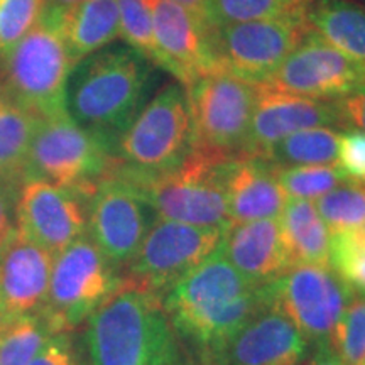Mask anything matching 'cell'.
I'll return each mask as SVG.
<instances>
[{"label": "cell", "instance_id": "20", "mask_svg": "<svg viewBox=\"0 0 365 365\" xmlns=\"http://www.w3.org/2000/svg\"><path fill=\"white\" fill-rule=\"evenodd\" d=\"M279 168L262 158H235L227 168V202L230 223L281 215L287 196L279 182Z\"/></svg>", "mask_w": 365, "mask_h": 365}, {"label": "cell", "instance_id": "19", "mask_svg": "<svg viewBox=\"0 0 365 365\" xmlns=\"http://www.w3.org/2000/svg\"><path fill=\"white\" fill-rule=\"evenodd\" d=\"M307 336L276 308L267 307L239 328L225 344L202 359L207 365H303Z\"/></svg>", "mask_w": 365, "mask_h": 365}, {"label": "cell", "instance_id": "25", "mask_svg": "<svg viewBox=\"0 0 365 365\" xmlns=\"http://www.w3.org/2000/svg\"><path fill=\"white\" fill-rule=\"evenodd\" d=\"M340 132L333 127H317V129L294 132L274 144L261 158L276 168L335 164Z\"/></svg>", "mask_w": 365, "mask_h": 365}, {"label": "cell", "instance_id": "11", "mask_svg": "<svg viewBox=\"0 0 365 365\" xmlns=\"http://www.w3.org/2000/svg\"><path fill=\"white\" fill-rule=\"evenodd\" d=\"M225 230L156 218L129 266L127 286L163 298L185 274L220 247Z\"/></svg>", "mask_w": 365, "mask_h": 365}, {"label": "cell", "instance_id": "45", "mask_svg": "<svg viewBox=\"0 0 365 365\" xmlns=\"http://www.w3.org/2000/svg\"><path fill=\"white\" fill-rule=\"evenodd\" d=\"M362 365H365V364H362Z\"/></svg>", "mask_w": 365, "mask_h": 365}, {"label": "cell", "instance_id": "14", "mask_svg": "<svg viewBox=\"0 0 365 365\" xmlns=\"http://www.w3.org/2000/svg\"><path fill=\"white\" fill-rule=\"evenodd\" d=\"M156 218L130 182L113 171L88 196V237L122 271L134 259Z\"/></svg>", "mask_w": 365, "mask_h": 365}, {"label": "cell", "instance_id": "7", "mask_svg": "<svg viewBox=\"0 0 365 365\" xmlns=\"http://www.w3.org/2000/svg\"><path fill=\"white\" fill-rule=\"evenodd\" d=\"M113 164L112 149L65 112L41 118L24 178H39L88 198Z\"/></svg>", "mask_w": 365, "mask_h": 365}, {"label": "cell", "instance_id": "18", "mask_svg": "<svg viewBox=\"0 0 365 365\" xmlns=\"http://www.w3.org/2000/svg\"><path fill=\"white\" fill-rule=\"evenodd\" d=\"M54 255L14 228L0 247V323L43 314Z\"/></svg>", "mask_w": 365, "mask_h": 365}, {"label": "cell", "instance_id": "37", "mask_svg": "<svg viewBox=\"0 0 365 365\" xmlns=\"http://www.w3.org/2000/svg\"><path fill=\"white\" fill-rule=\"evenodd\" d=\"M22 178H0V247L16 228V205Z\"/></svg>", "mask_w": 365, "mask_h": 365}, {"label": "cell", "instance_id": "9", "mask_svg": "<svg viewBox=\"0 0 365 365\" xmlns=\"http://www.w3.org/2000/svg\"><path fill=\"white\" fill-rule=\"evenodd\" d=\"M186 91L193 120L195 149L217 158H240L257 102L259 85L230 73L213 71L196 80Z\"/></svg>", "mask_w": 365, "mask_h": 365}, {"label": "cell", "instance_id": "16", "mask_svg": "<svg viewBox=\"0 0 365 365\" xmlns=\"http://www.w3.org/2000/svg\"><path fill=\"white\" fill-rule=\"evenodd\" d=\"M153 16V33L159 68L188 88L196 80L217 71L210 46L213 27L171 0H145Z\"/></svg>", "mask_w": 365, "mask_h": 365}, {"label": "cell", "instance_id": "10", "mask_svg": "<svg viewBox=\"0 0 365 365\" xmlns=\"http://www.w3.org/2000/svg\"><path fill=\"white\" fill-rule=\"evenodd\" d=\"M269 307L284 314L309 344H330L355 294L330 264H294L267 284Z\"/></svg>", "mask_w": 365, "mask_h": 365}, {"label": "cell", "instance_id": "36", "mask_svg": "<svg viewBox=\"0 0 365 365\" xmlns=\"http://www.w3.org/2000/svg\"><path fill=\"white\" fill-rule=\"evenodd\" d=\"M335 164L349 181L365 182V132L359 129L340 132Z\"/></svg>", "mask_w": 365, "mask_h": 365}, {"label": "cell", "instance_id": "24", "mask_svg": "<svg viewBox=\"0 0 365 365\" xmlns=\"http://www.w3.org/2000/svg\"><path fill=\"white\" fill-rule=\"evenodd\" d=\"M307 21L314 33L365 66V7L352 0H312Z\"/></svg>", "mask_w": 365, "mask_h": 365}, {"label": "cell", "instance_id": "30", "mask_svg": "<svg viewBox=\"0 0 365 365\" xmlns=\"http://www.w3.org/2000/svg\"><path fill=\"white\" fill-rule=\"evenodd\" d=\"M279 182L287 198L318 200L346 180L336 164L279 168Z\"/></svg>", "mask_w": 365, "mask_h": 365}, {"label": "cell", "instance_id": "26", "mask_svg": "<svg viewBox=\"0 0 365 365\" xmlns=\"http://www.w3.org/2000/svg\"><path fill=\"white\" fill-rule=\"evenodd\" d=\"M41 117L0 100V178L24 180L27 158Z\"/></svg>", "mask_w": 365, "mask_h": 365}, {"label": "cell", "instance_id": "5", "mask_svg": "<svg viewBox=\"0 0 365 365\" xmlns=\"http://www.w3.org/2000/svg\"><path fill=\"white\" fill-rule=\"evenodd\" d=\"M59 11L46 2L38 24L0 56V97L41 118L66 112L73 63L59 29Z\"/></svg>", "mask_w": 365, "mask_h": 365}, {"label": "cell", "instance_id": "38", "mask_svg": "<svg viewBox=\"0 0 365 365\" xmlns=\"http://www.w3.org/2000/svg\"><path fill=\"white\" fill-rule=\"evenodd\" d=\"M344 129H359L365 132V83L346 97L336 100Z\"/></svg>", "mask_w": 365, "mask_h": 365}, {"label": "cell", "instance_id": "43", "mask_svg": "<svg viewBox=\"0 0 365 365\" xmlns=\"http://www.w3.org/2000/svg\"><path fill=\"white\" fill-rule=\"evenodd\" d=\"M2 328H4V327H2V323H0V331H2Z\"/></svg>", "mask_w": 365, "mask_h": 365}, {"label": "cell", "instance_id": "32", "mask_svg": "<svg viewBox=\"0 0 365 365\" xmlns=\"http://www.w3.org/2000/svg\"><path fill=\"white\" fill-rule=\"evenodd\" d=\"M330 345L345 365L365 364V294L349 301Z\"/></svg>", "mask_w": 365, "mask_h": 365}, {"label": "cell", "instance_id": "6", "mask_svg": "<svg viewBox=\"0 0 365 365\" xmlns=\"http://www.w3.org/2000/svg\"><path fill=\"white\" fill-rule=\"evenodd\" d=\"M125 276L88 234L54 255L46 308L53 333L81 330L91 314L125 287Z\"/></svg>", "mask_w": 365, "mask_h": 365}, {"label": "cell", "instance_id": "46", "mask_svg": "<svg viewBox=\"0 0 365 365\" xmlns=\"http://www.w3.org/2000/svg\"><path fill=\"white\" fill-rule=\"evenodd\" d=\"M364 2H365V0H364Z\"/></svg>", "mask_w": 365, "mask_h": 365}, {"label": "cell", "instance_id": "27", "mask_svg": "<svg viewBox=\"0 0 365 365\" xmlns=\"http://www.w3.org/2000/svg\"><path fill=\"white\" fill-rule=\"evenodd\" d=\"M312 0H210L213 27L269 19H307Z\"/></svg>", "mask_w": 365, "mask_h": 365}, {"label": "cell", "instance_id": "17", "mask_svg": "<svg viewBox=\"0 0 365 365\" xmlns=\"http://www.w3.org/2000/svg\"><path fill=\"white\" fill-rule=\"evenodd\" d=\"M317 127L344 130L339 103L298 97L259 85L240 158H261L284 137Z\"/></svg>", "mask_w": 365, "mask_h": 365}, {"label": "cell", "instance_id": "28", "mask_svg": "<svg viewBox=\"0 0 365 365\" xmlns=\"http://www.w3.org/2000/svg\"><path fill=\"white\" fill-rule=\"evenodd\" d=\"M314 205L330 234L365 228V182L346 181L318 198Z\"/></svg>", "mask_w": 365, "mask_h": 365}, {"label": "cell", "instance_id": "13", "mask_svg": "<svg viewBox=\"0 0 365 365\" xmlns=\"http://www.w3.org/2000/svg\"><path fill=\"white\" fill-rule=\"evenodd\" d=\"M365 83V66L309 29L262 86L313 100L336 102Z\"/></svg>", "mask_w": 365, "mask_h": 365}, {"label": "cell", "instance_id": "31", "mask_svg": "<svg viewBox=\"0 0 365 365\" xmlns=\"http://www.w3.org/2000/svg\"><path fill=\"white\" fill-rule=\"evenodd\" d=\"M330 266L354 293L365 294V228L331 234Z\"/></svg>", "mask_w": 365, "mask_h": 365}, {"label": "cell", "instance_id": "21", "mask_svg": "<svg viewBox=\"0 0 365 365\" xmlns=\"http://www.w3.org/2000/svg\"><path fill=\"white\" fill-rule=\"evenodd\" d=\"M220 249L239 271L255 282H269L291 267L277 218L234 223Z\"/></svg>", "mask_w": 365, "mask_h": 365}, {"label": "cell", "instance_id": "34", "mask_svg": "<svg viewBox=\"0 0 365 365\" xmlns=\"http://www.w3.org/2000/svg\"><path fill=\"white\" fill-rule=\"evenodd\" d=\"M46 0H0V56L38 24Z\"/></svg>", "mask_w": 365, "mask_h": 365}, {"label": "cell", "instance_id": "22", "mask_svg": "<svg viewBox=\"0 0 365 365\" xmlns=\"http://www.w3.org/2000/svg\"><path fill=\"white\" fill-rule=\"evenodd\" d=\"M59 29L75 68L81 59L120 38L117 0H83L61 7Z\"/></svg>", "mask_w": 365, "mask_h": 365}, {"label": "cell", "instance_id": "33", "mask_svg": "<svg viewBox=\"0 0 365 365\" xmlns=\"http://www.w3.org/2000/svg\"><path fill=\"white\" fill-rule=\"evenodd\" d=\"M120 38L159 68V51L153 33V16L145 0H117Z\"/></svg>", "mask_w": 365, "mask_h": 365}, {"label": "cell", "instance_id": "29", "mask_svg": "<svg viewBox=\"0 0 365 365\" xmlns=\"http://www.w3.org/2000/svg\"><path fill=\"white\" fill-rule=\"evenodd\" d=\"M49 335L53 330L41 314L4 327L0 331V365H29Z\"/></svg>", "mask_w": 365, "mask_h": 365}, {"label": "cell", "instance_id": "35", "mask_svg": "<svg viewBox=\"0 0 365 365\" xmlns=\"http://www.w3.org/2000/svg\"><path fill=\"white\" fill-rule=\"evenodd\" d=\"M29 365H88L81 330L49 335Z\"/></svg>", "mask_w": 365, "mask_h": 365}, {"label": "cell", "instance_id": "8", "mask_svg": "<svg viewBox=\"0 0 365 365\" xmlns=\"http://www.w3.org/2000/svg\"><path fill=\"white\" fill-rule=\"evenodd\" d=\"M195 148L188 91L180 81L150 97L115 145V161L144 173L170 171Z\"/></svg>", "mask_w": 365, "mask_h": 365}, {"label": "cell", "instance_id": "23", "mask_svg": "<svg viewBox=\"0 0 365 365\" xmlns=\"http://www.w3.org/2000/svg\"><path fill=\"white\" fill-rule=\"evenodd\" d=\"M277 220L291 266L330 264L331 234L312 200L287 198Z\"/></svg>", "mask_w": 365, "mask_h": 365}, {"label": "cell", "instance_id": "2", "mask_svg": "<svg viewBox=\"0 0 365 365\" xmlns=\"http://www.w3.org/2000/svg\"><path fill=\"white\" fill-rule=\"evenodd\" d=\"M158 66L127 44L107 46L76 63L66 85V112L115 156L120 135L150 100Z\"/></svg>", "mask_w": 365, "mask_h": 365}, {"label": "cell", "instance_id": "3", "mask_svg": "<svg viewBox=\"0 0 365 365\" xmlns=\"http://www.w3.org/2000/svg\"><path fill=\"white\" fill-rule=\"evenodd\" d=\"M88 365H185L182 341L161 298L125 286L86 319Z\"/></svg>", "mask_w": 365, "mask_h": 365}, {"label": "cell", "instance_id": "39", "mask_svg": "<svg viewBox=\"0 0 365 365\" xmlns=\"http://www.w3.org/2000/svg\"><path fill=\"white\" fill-rule=\"evenodd\" d=\"M304 365H345L330 344L317 345V352L309 355Z\"/></svg>", "mask_w": 365, "mask_h": 365}, {"label": "cell", "instance_id": "40", "mask_svg": "<svg viewBox=\"0 0 365 365\" xmlns=\"http://www.w3.org/2000/svg\"><path fill=\"white\" fill-rule=\"evenodd\" d=\"M171 2H176L180 6L186 7L188 11L196 14L200 19L207 22L208 26H212V22H210V0H171Z\"/></svg>", "mask_w": 365, "mask_h": 365}, {"label": "cell", "instance_id": "12", "mask_svg": "<svg viewBox=\"0 0 365 365\" xmlns=\"http://www.w3.org/2000/svg\"><path fill=\"white\" fill-rule=\"evenodd\" d=\"M312 29L307 19H269L213 27L210 46L217 71L262 85Z\"/></svg>", "mask_w": 365, "mask_h": 365}, {"label": "cell", "instance_id": "44", "mask_svg": "<svg viewBox=\"0 0 365 365\" xmlns=\"http://www.w3.org/2000/svg\"><path fill=\"white\" fill-rule=\"evenodd\" d=\"M0 100H2V97H0Z\"/></svg>", "mask_w": 365, "mask_h": 365}, {"label": "cell", "instance_id": "15", "mask_svg": "<svg viewBox=\"0 0 365 365\" xmlns=\"http://www.w3.org/2000/svg\"><path fill=\"white\" fill-rule=\"evenodd\" d=\"M16 228L56 255L88 234V198L39 178H24L17 195Z\"/></svg>", "mask_w": 365, "mask_h": 365}, {"label": "cell", "instance_id": "1", "mask_svg": "<svg viewBox=\"0 0 365 365\" xmlns=\"http://www.w3.org/2000/svg\"><path fill=\"white\" fill-rule=\"evenodd\" d=\"M267 282L244 276L218 247L161 298L181 341L207 357L269 307Z\"/></svg>", "mask_w": 365, "mask_h": 365}, {"label": "cell", "instance_id": "4", "mask_svg": "<svg viewBox=\"0 0 365 365\" xmlns=\"http://www.w3.org/2000/svg\"><path fill=\"white\" fill-rule=\"evenodd\" d=\"M230 161L193 148L175 170L144 173L115 161L112 171L130 182L158 218L227 230L232 225L225 188Z\"/></svg>", "mask_w": 365, "mask_h": 365}, {"label": "cell", "instance_id": "42", "mask_svg": "<svg viewBox=\"0 0 365 365\" xmlns=\"http://www.w3.org/2000/svg\"><path fill=\"white\" fill-rule=\"evenodd\" d=\"M185 365H207V364H205V362H200V364H193V362H191V360H186V362H185Z\"/></svg>", "mask_w": 365, "mask_h": 365}, {"label": "cell", "instance_id": "41", "mask_svg": "<svg viewBox=\"0 0 365 365\" xmlns=\"http://www.w3.org/2000/svg\"><path fill=\"white\" fill-rule=\"evenodd\" d=\"M51 6H58V7H68V6H75V4L83 2V0H46Z\"/></svg>", "mask_w": 365, "mask_h": 365}]
</instances>
